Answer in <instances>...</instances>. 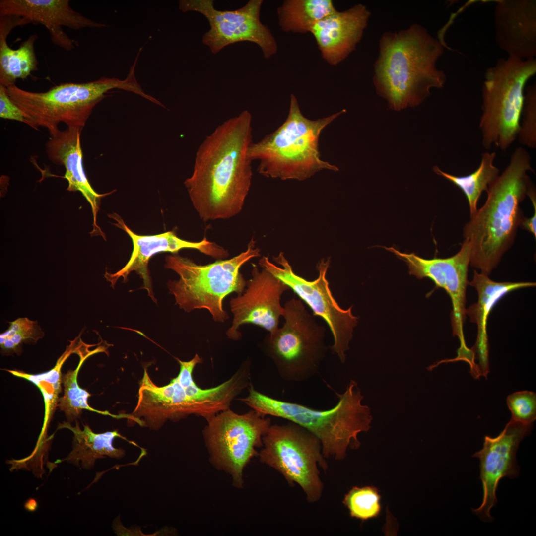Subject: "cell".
<instances>
[{"label": "cell", "mask_w": 536, "mask_h": 536, "mask_svg": "<svg viewBox=\"0 0 536 536\" xmlns=\"http://www.w3.org/2000/svg\"><path fill=\"white\" fill-rule=\"evenodd\" d=\"M252 115L245 110L219 125L199 146L184 185L203 221L230 219L243 209L252 177Z\"/></svg>", "instance_id": "obj_1"}, {"label": "cell", "mask_w": 536, "mask_h": 536, "mask_svg": "<svg viewBox=\"0 0 536 536\" xmlns=\"http://www.w3.org/2000/svg\"><path fill=\"white\" fill-rule=\"evenodd\" d=\"M444 46L416 23L382 34L374 65L373 83L377 94L391 109L415 107L430 95L431 89L444 86L446 74L437 67Z\"/></svg>", "instance_id": "obj_2"}, {"label": "cell", "mask_w": 536, "mask_h": 536, "mask_svg": "<svg viewBox=\"0 0 536 536\" xmlns=\"http://www.w3.org/2000/svg\"><path fill=\"white\" fill-rule=\"evenodd\" d=\"M529 153L519 146L509 164L489 186L484 204L463 228L470 246L469 265L489 275L513 244L524 217L520 204L531 184L528 172H534Z\"/></svg>", "instance_id": "obj_3"}, {"label": "cell", "mask_w": 536, "mask_h": 536, "mask_svg": "<svg viewBox=\"0 0 536 536\" xmlns=\"http://www.w3.org/2000/svg\"><path fill=\"white\" fill-rule=\"evenodd\" d=\"M333 408L320 410L290 402L276 399L256 390L251 385L248 395L240 399L263 415L283 418L307 430L320 441L326 458L343 459L348 448L360 445L357 435L370 428V409L361 403L363 396L358 384L351 380Z\"/></svg>", "instance_id": "obj_4"}, {"label": "cell", "mask_w": 536, "mask_h": 536, "mask_svg": "<svg viewBox=\"0 0 536 536\" xmlns=\"http://www.w3.org/2000/svg\"><path fill=\"white\" fill-rule=\"evenodd\" d=\"M345 109L328 117L312 120L302 113L291 94L284 122L275 131L250 145L248 155L259 160V173L268 178L303 180L322 170L338 171L336 166L321 159L319 139L323 129Z\"/></svg>", "instance_id": "obj_5"}, {"label": "cell", "mask_w": 536, "mask_h": 536, "mask_svg": "<svg viewBox=\"0 0 536 536\" xmlns=\"http://www.w3.org/2000/svg\"><path fill=\"white\" fill-rule=\"evenodd\" d=\"M135 65L124 80L101 77L84 83H61L41 92L25 90L15 84L6 87L10 97L24 112L25 124L31 127L45 128L50 132L64 123L68 127L83 129L94 107L111 90L122 89L148 98L135 79Z\"/></svg>", "instance_id": "obj_6"}, {"label": "cell", "mask_w": 536, "mask_h": 536, "mask_svg": "<svg viewBox=\"0 0 536 536\" xmlns=\"http://www.w3.org/2000/svg\"><path fill=\"white\" fill-rule=\"evenodd\" d=\"M261 256L252 238L247 249L230 259L217 260L207 265H199L187 258L167 256L165 268L174 271L177 280L169 281L167 287L180 308L189 312L205 309L216 322L229 318L223 308V300L230 294L243 293L246 281L240 272L241 267L251 259Z\"/></svg>", "instance_id": "obj_7"}, {"label": "cell", "mask_w": 536, "mask_h": 536, "mask_svg": "<svg viewBox=\"0 0 536 536\" xmlns=\"http://www.w3.org/2000/svg\"><path fill=\"white\" fill-rule=\"evenodd\" d=\"M536 73L535 58L508 56L486 69L482 88V114L479 127L482 143L505 150L517 138L525 85Z\"/></svg>", "instance_id": "obj_8"}, {"label": "cell", "mask_w": 536, "mask_h": 536, "mask_svg": "<svg viewBox=\"0 0 536 536\" xmlns=\"http://www.w3.org/2000/svg\"><path fill=\"white\" fill-rule=\"evenodd\" d=\"M283 308V325L269 334L268 345L282 378L289 382H304L318 373L326 356V329L300 299L293 297Z\"/></svg>", "instance_id": "obj_9"}, {"label": "cell", "mask_w": 536, "mask_h": 536, "mask_svg": "<svg viewBox=\"0 0 536 536\" xmlns=\"http://www.w3.org/2000/svg\"><path fill=\"white\" fill-rule=\"evenodd\" d=\"M260 462L280 472L289 484L297 483L310 503L321 497L323 484L319 468L328 466L319 440L292 422L271 425L263 437Z\"/></svg>", "instance_id": "obj_10"}, {"label": "cell", "mask_w": 536, "mask_h": 536, "mask_svg": "<svg viewBox=\"0 0 536 536\" xmlns=\"http://www.w3.org/2000/svg\"><path fill=\"white\" fill-rule=\"evenodd\" d=\"M207 421L203 433L210 462L230 475L233 486L242 488L244 469L258 456L257 448L263 446L270 419L254 409L239 414L228 408Z\"/></svg>", "instance_id": "obj_11"}, {"label": "cell", "mask_w": 536, "mask_h": 536, "mask_svg": "<svg viewBox=\"0 0 536 536\" xmlns=\"http://www.w3.org/2000/svg\"><path fill=\"white\" fill-rule=\"evenodd\" d=\"M273 260L278 265L270 262L266 256L259 259V265L286 284L310 308L314 316L320 317L325 321L334 339L331 349L344 363L358 317L353 314L352 306L343 309L333 296L326 277L330 266V258L321 259L317 263L318 276L313 281H308L297 275L283 252L273 257Z\"/></svg>", "instance_id": "obj_12"}, {"label": "cell", "mask_w": 536, "mask_h": 536, "mask_svg": "<svg viewBox=\"0 0 536 536\" xmlns=\"http://www.w3.org/2000/svg\"><path fill=\"white\" fill-rule=\"evenodd\" d=\"M384 248L406 263L410 274L418 279L429 278L437 287L446 291L452 302L453 334L458 337L460 343L457 353L460 355L468 354L470 349L465 343L463 325L466 315V292L469 283L468 272L471 253L469 242L464 239L458 253L447 258L426 259L415 253L401 252L394 247Z\"/></svg>", "instance_id": "obj_13"}, {"label": "cell", "mask_w": 536, "mask_h": 536, "mask_svg": "<svg viewBox=\"0 0 536 536\" xmlns=\"http://www.w3.org/2000/svg\"><path fill=\"white\" fill-rule=\"evenodd\" d=\"M253 265L252 277L246 281L242 293L230 301L233 315L231 326L226 332L233 340L241 337L240 326L253 324L264 328L272 335L279 328V318L284 308L280 304L283 294L290 288L267 269Z\"/></svg>", "instance_id": "obj_14"}, {"label": "cell", "mask_w": 536, "mask_h": 536, "mask_svg": "<svg viewBox=\"0 0 536 536\" xmlns=\"http://www.w3.org/2000/svg\"><path fill=\"white\" fill-rule=\"evenodd\" d=\"M533 424H524L512 419L496 437H484L481 450L472 456L480 460V479L483 488L481 504L473 512L483 522H492L491 508L497 501L496 491L504 477L515 478L519 474L516 452L520 442L529 435Z\"/></svg>", "instance_id": "obj_15"}, {"label": "cell", "mask_w": 536, "mask_h": 536, "mask_svg": "<svg viewBox=\"0 0 536 536\" xmlns=\"http://www.w3.org/2000/svg\"><path fill=\"white\" fill-rule=\"evenodd\" d=\"M109 216L116 221L114 225L131 237L133 248L129 260L122 268L113 274L106 272V280L114 287L119 279L122 278L123 281H126L129 274L135 271L143 280L142 288L147 290L148 295L155 302L148 268L149 260L153 255L161 252L177 253L185 248L196 249L217 260L225 259L229 255L227 250L206 237L199 242H191L179 238L173 231L157 235H139L132 231L119 215L113 213Z\"/></svg>", "instance_id": "obj_16"}, {"label": "cell", "mask_w": 536, "mask_h": 536, "mask_svg": "<svg viewBox=\"0 0 536 536\" xmlns=\"http://www.w3.org/2000/svg\"><path fill=\"white\" fill-rule=\"evenodd\" d=\"M69 0H0V16L15 15L24 18L28 24L44 25L55 45L70 51L78 46L63 30L67 27L74 30L84 28L107 26L89 19L73 9Z\"/></svg>", "instance_id": "obj_17"}, {"label": "cell", "mask_w": 536, "mask_h": 536, "mask_svg": "<svg viewBox=\"0 0 536 536\" xmlns=\"http://www.w3.org/2000/svg\"><path fill=\"white\" fill-rule=\"evenodd\" d=\"M370 15L367 7L358 3L342 11L337 10L316 23L310 32L322 59L331 66L346 59L361 40Z\"/></svg>", "instance_id": "obj_18"}, {"label": "cell", "mask_w": 536, "mask_h": 536, "mask_svg": "<svg viewBox=\"0 0 536 536\" xmlns=\"http://www.w3.org/2000/svg\"><path fill=\"white\" fill-rule=\"evenodd\" d=\"M494 10L495 38L508 56L522 60L536 55V1L498 0Z\"/></svg>", "instance_id": "obj_19"}, {"label": "cell", "mask_w": 536, "mask_h": 536, "mask_svg": "<svg viewBox=\"0 0 536 536\" xmlns=\"http://www.w3.org/2000/svg\"><path fill=\"white\" fill-rule=\"evenodd\" d=\"M82 129L67 127L49 132L50 137L46 143L49 159L53 163L63 166L66 170L64 178L68 181L67 190L79 191L90 203L94 218L93 235H103L96 222L101 198L110 194H100L89 183L83 167V154L80 135Z\"/></svg>", "instance_id": "obj_20"}, {"label": "cell", "mask_w": 536, "mask_h": 536, "mask_svg": "<svg viewBox=\"0 0 536 536\" xmlns=\"http://www.w3.org/2000/svg\"><path fill=\"white\" fill-rule=\"evenodd\" d=\"M533 282H502L493 281L488 275L473 270V277L468 285L474 287L478 294L477 302L466 309L470 322L477 326L476 342L471 350L477 364L481 376L486 379L489 372V347L487 333L488 315L496 303L504 295L513 290L525 287H534Z\"/></svg>", "instance_id": "obj_21"}, {"label": "cell", "mask_w": 536, "mask_h": 536, "mask_svg": "<svg viewBox=\"0 0 536 536\" xmlns=\"http://www.w3.org/2000/svg\"><path fill=\"white\" fill-rule=\"evenodd\" d=\"M25 25L19 16H0V84L6 87L15 84L17 79H26L32 72L38 70V62L34 45L38 36L30 35L16 49L11 48L7 38L17 26Z\"/></svg>", "instance_id": "obj_22"}, {"label": "cell", "mask_w": 536, "mask_h": 536, "mask_svg": "<svg viewBox=\"0 0 536 536\" xmlns=\"http://www.w3.org/2000/svg\"><path fill=\"white\" fill-rule=\"evenodd\" d=\"M209 24L210 29L203 35L202 42L213 54L219 52L229 45L242 41L258 45L266 59H269L278 51L274 37L260 19L243 23L221 22Z\"/></svg>", "instance_id": "obj_23"}, {"label": "cell", "mask_w": 536, "mask_h": 536, "mask_svg": "<svg viewBox=\"0 0 536 536\" xmlns=\"http://www.w3.org/2000/svg\"><path fill=\"white\" fill-rule=\"evenodd\" d=\"M67 428L73 434L72 450L62 461L66 460L87 469L94 467L95 461L98 459L109 457L120 459L125 455V451L121 448H116L113 445L114 440L120 437L128 441L120 435L117 430L96 433L92 431L89 426L83 425L81 429L76 421L75 426L68 422L59 423L58 429Z\"/></svg>", "instance_id": "obj_24"}, {"label": "cell", "mask_w": 536, "mask_h": 536, "mask_svg": "<svg viewBox=\"0 0 536 536\" xmlns=\"http://www.w3.org/2000/svg\"><path fill=\"white\" fill-rule=\"evenodd\" d=\"M80 335L81 334L73 340L70 341V344L67 346L65 351L58 359L55 366L47 372L33 374L21 370H5L15 376L26 379L35 385L43 396L45 406L44 416L36 448L42 445L44 438H46L47 428L58 407L60 398L59 395L62 391V366L68 357L72 353H76L79 348Z\"/></svg>", "instance_id": "obj_25"}, {"label": "cell", "mask_w": 536, "mask_h": 536, "mask_svg": "<svg viewBox=\"0 0 536 536\" xmlns=\"http://www.w3.org/2000/svg\"><path fill=\"white\" fill-rule=\"evenodd\" d=\"M336 11L331 0H285L277 7V15L283 31L304 34Z\"/></svg>", "instance_id": "obj_26"}, {"label": "cell", "mask_w": 536, "mask_h": 536, "mask_svg": "<svg viewBox=\"0 0 536 536\" xmlns=\"http://www.w3.org/2000/svg\"><path fill=\"white\" fill-rule=\"evenodd\" d=\"M93 345L86 344L81 340L80 346L75 353L79 356L80 359L77 366L73 370L68 371L62 376L64 394L60 398L58 407L64 412L67 422L69 423L76 421L80 417L83 409L116 418L120 417L112 415L108 411H101L90 407L87 402L90 394L80 388L78 384V374L84 361L94 354L105 352L106 348L103 346H100L92 351L89 350Z\"/></svg>", "instance_id": "obj_27"}, {"label": "cell", "mask_w": 536, "mask_h": 536, "mask_svg": "<svg viewBox=\"0 0 536 536\" xmlns=\"http://www.w3.org/2000/svg\"><path fill=\"white\" fill-rule=\"evenodd\" d=\"M496 156L495 151L483 153L477 169L466 176L453 175L442 171L437 166L433 167L435 173L452 182L465 194L469 205L470 217L477 210V203L482 193L487 192L500 174V170L494 164Z\"/></svg>", "instance_id": "obj_28"}, {"label": "cell", "mask_w": 536, "mask_h": 536, "mask_svg": "<svg viewBox=\"0 0 536 536\" xmlns=\"http://www.w3.org/2000/svg\"><path fill=\"white\" fill-rule=\"evenodd\" d=\"M263 3V0H250L238 9L221 11L215 8L212 0H180L178 7L184 12L200 13L207 19L208 23H243L260 19Z\"/></svg>", "instance_id": "obj_29"}, {"label": "cell", "mask_w": 536, "mask_h": 536, "mask_svg": "<svg viewBox=\"0 0 536 536\" xmlns=\"http://www.w3.org/2000/svg\"><path fill=\"white\" fill-rule=\"evenodd\" d=\"M8 323V329L0 335L1 352L5 355L19 354L23 343H35L44 336L37 321L24 317Z\"/></svg>", "instance_id": "obj_30"}, {"label": "cell", "mask_w": 536, "mask_h": 536, "mask_svg": "<svg viewBox=\"0 0 536 536\" xmlns=\"http://www.w3.org/2000/svg\"><path fill=\"white\" fill-rule=\"evenodd\" d=\"M380 498L377 489L374 487H354L345 495L343 503L352 517L366 520L379 515Z\"/></svg>", "instance_id": "obj_31"}, {"label": "cell", "mask_w": 536, "mask_h": 536, "mask_svg": "<svg viewBox=\"0 0 536 536\" xmlns=\"http://www.w3.org/2000/svg\"><path fill=\"white\" fill-rule=\"evenodd\" d=\"M517 138L523 145L529 148L536 146V86L525 89L524 101Z\"/></svg>", "instance_id": "obj_32"}, {"label": "cell", "mask_w": 536, "mask_h": 536, "mask_svg": "<svg viewBox=\"0 0 536 536\" xmlns=\"http://www.w3.org/2000/svg\"><path fill=\"white\" fill-rule=\"evenodd\" d=\"M507 404L511 412V419L524 424H530L536 418V394L529 391H523L509 395Z\"/></svg>", "instance_id": "obj_33"}, {"label": "cell", "mask_w": 536, "mask_h": 536, "mask_svg": "<svg viewBox=\"0 0 536 536\" xmlns=\"http://www.w3.org/2000/svg\"><path fill=\"white\" fill-rule=\"evenodd\" d=\"M0 117L25 124L24 112L10 97L7 87L0 84Z\"/></svg>", "instance_id": "obj_34"}]
</instances>
